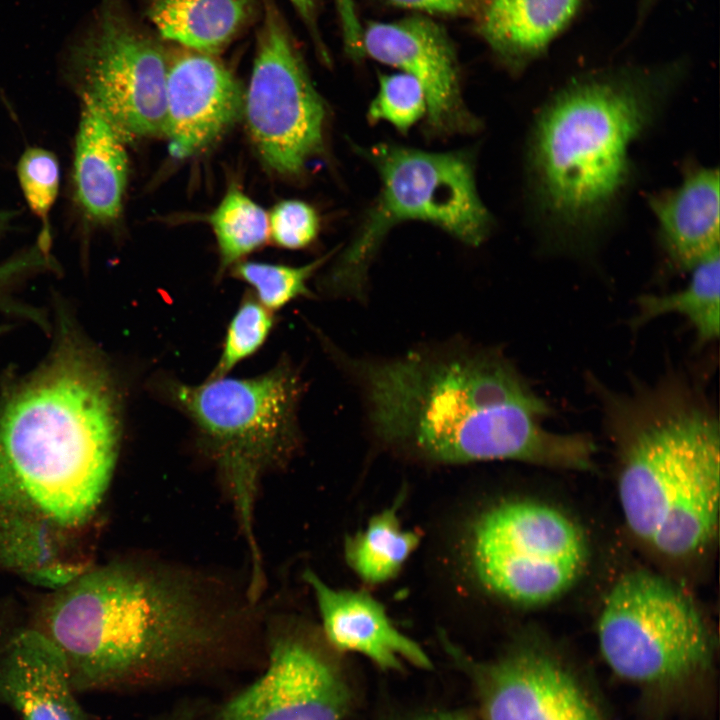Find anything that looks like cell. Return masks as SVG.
<instances>
[{
    "label": "cell",
    "mask_w": 720,
    "mask_h": 720,
    "mask_svg": "<svg viewBox=\"0 0 720 720\" xmlns=\"http://www.w3.org/2000/svg\"><path fill=\"white\" fill-rule=\"evenodd\" d=\"M59 649L39 629L13 634L0 649V701L22 720H87Z\"/></svg>",
    "instance_id": "17"
},
{
    "label": "cell",
    "mask_w": 720,
    "mask_h": 720,
    "mask_svg": "<svg viewBox=\"0 0 720 720\" xmlns=\"http://www.w3.org/2000/svg\"><path fill=\"white\" fill-rule=\"evenodd\" d=\"M126 0H99L65 42L62 74L123 139L164 134L168 56Z\"/></svg>",
    "instance_id": "10"
},
{
    "label": "cell",
    "mask_w": 720,
    "mask_h": 720,
    "mask_svg": "<svg viewBox=\"0 0 720 720\" xmlns=\"http://www.w3.org/2000/svg\"><path fill=\"white\" fill-rule=\"evenodd\" d=\"M12 217L13 215L9 211H0V233L7 228Z\"/></svg>",
    "instance_id": "36"
},
{
    "label": "cell",
    "mask_w": 720,
    "mask_h": 720,
    "mask_svg": "<svg viewBox=\"0 0 720 720\" xmlns=\"http://www.w3.org/2000/svg\"><path fill=\"white\" fill-rule=\"evenodd\" d=\"M244 92L215 55L181 48L170 59L166 79L164 134L170 152L187 157L215 141L239 117Z\"/></svg>",
    "instance_id": "15"
},
{
    "label": "cell",
    "mask_w": 720,
    "mask_h": 720,
    "mask_svg": "<svg viewBox=\"0 0 720 720\" xmlns=\"http://www.w3.org/2000/svg\"><path fill=\"white\" fill-rule=\"evenodd\" d=\"M272 312L256 298L246 297L233 315L226 331L219 360L208 378L227 374L257 352L273 327Z\"/></svg>",
    "instance_id": "28"
},
{
    "label": "cell",
    "mask_w": 720,
    "mask_h": 720,
    "mask_svg": "<svg viewBox=\"0 0 720 720\" xmlns=\"http://www.w3.org/2000/svg\"><path fill=\"white\" fill-rule=\"evenodd\" d=\"M263 18L243 110L264 163L295 174L322 147L325 109L273 0H262Z\"/></svg>",
    "instance_id": "11"
},
{
    "label": "cell",
    "mask_w": 720,
    "mask_h": 720,
    "mask_svg": "<svg viewBox=\"0 0 720 720\" xmlns=\"http://www.w3.org/2000/svg\"><path fill=\"white\" fill-rule=\"evenodd\" d=\"M689 272V282L679 290L638 296L637 310L630 321L631 329H639L661 316L676 314L694 329L698 346L717 340L720 332V253L705 258Z\"/></svg>",
    "instance_id": "22"
},
{
    "label": "cell",
    "mask_w": 720,
    "mask_h": 720,
    "mask_svg": "<svg viewBox=\"0 0 720 720\" xmlns=\"http://www.w3.org/2000/svg\"><path fill=\"white\" fill-rule=\"evenodd\" d=\"M119 400L103 363L63 337L40 369L0 394V507L64 529L87 523L116 464Z\"/></svg>",
    "instance_id": "2"
},
{
    "label": "cell",
    "mask_w": 720,
    "mask_h": 720,
    "mask_svg": "<svg viewBox=\"0 0 720 720\" xmlns=\"http://www.w3.org/2000/svg\"><path fill=\"white\" fill-rule=\"evenodd\" d=\"M352 694L318 650L295 638L274 643L264 674L214 720H343Z\"/></svg>",
    "instance_id": "13"
},
{
    "label": "cell",
    "mask_w": 720,
    "mask_h": 720,
    "mask_svg": "<svg viewBox=\"0 0 720 720\" xmlns=\"http://www.w3.org/2000/svg\"><path fill=\"white\" fill-rule=\"evenodd\" d=\"M327 256L302 266L241 262L235 266L233 272L238 279L254 289L256 300L272 312L298 297L311 295L308 281L326 261Z\"/></svg>",
    "instance_id": "26"
},
{
    "label": "cell",
    "mask_w": 720,
    "mask_h": 720,
    "mask_svg": "<svg viewBox=\"0 0 720 720\" xmlns=\"http://www.w3.org/2000/svg\"><path fill=\"white\" fill-rule=\"evenodd\" d=\"M582 0H484L478 31L504 60L521 66L544 52Z\"/></svg>",
    "instance_id": "20"
},
{
    "label": "cell",
    "mask_w": 720,
    "mask_h": 720,
    "mask_svg": "<svg viewBox=\"0 0 720 720\" xmlns=\"http://www.w3.org/2000/svg\"><path fill=\"white\" fill-rule=\"evenodd\" d=\"M81 103L73 157L74 195L88 220L106 224L116 220L122 209L128 174L124 139L97 108Z\"/></svg>",
    "instance_id": "19"
},
{
    "label": "cell",
    "mask_w": 720,
    "mask_h": 720,
    "mask_svg": "<svg viewBox=\"0 0 720 720\" xmlns=\"http://www.w3.org/2000/svg\"><path fill=\"white\" fill-rule=\"evenodd\" d=\"M326 346L357 386L372 435L393 453L437 465L593 467L592 439L547 428L551 406L495 348L454 341L373 358Z\"/></svg>",
    "instance_id": "1"
},
{
    "label": "cell",
    "mask_w": 720,
    "mask_h": 720,
    "mask_svg": "<svg viewBox=\"0 0 720 720\" xmlns=\"http://www.w3.org/2000/svg\"><path fill=\"white\" fill-rule=\"evenodd\" d=\"M269 235L280 247L300 249L316 237L319 220L315 210L300 200L276 204L268 216Z\"/></svg>",
    "instance_id": "30"
},
{
    "label": "cell",
    "mask_w": 720,
    "mask_h": 720,
    "mask_svg": "<svg viewBox=\"0 0 720 720\" xmlns=\"http://www.w3.org/2000/svg\"><path fill=\"white\" fill-rule=\"evenodd\" d=\"M55 526L38 517L0 507V564L47 584H68L83 570L56 562ZM63 529V528H61Z\"/></svg>",
    "instance_id": "23"
},
{
    "label": "cell",
    "mask_w": 720,
    "mask_h": 720,
    "mask_svg": "<svg viewBox=\"0 0 720 720\" xmlns=\"http://www.w3.org/2000/svg\"><path fill=\"white\" fill-rule=\"evenodd\" d=\"M29 262L26 257L19 255L0 265V292L12 281L23 276L29 271ZM1 296V294H0ZM12 308L2 302L0 297V308Z\"/></svg>",
    "instance_id": "33"
},
{
    "label": "cell",
    "mask_w": 720,
    "mask_h": 720,
    "mask_svg": "<svg viewBox=\"0 0 720 720\" xmlns=\"http://www.w3.org/2000/svg\"><path fill=\"white\" fill-rule=\"evenodd\" d=\"M719 186L717 168L688 167L680 185L649 198L662 248L682 271L719 252Z\"/></svg>",
    "instance_id": "18"
},
{
    "label": "cell",
    "mask_w": 720,
    "mask_h": 720,
    "mask_svg": "<svg viewBox=\"0 0 720 720\" xmlns=\"http://www.w3.org/2000/svg\"><path fill=\"white\" fill-rule=\"evenodd\" d=\"M311 33L315 43L321 47L322 41L317 25V0H289Z\"/></svg>",
    "instance_id": "34"
},
{
    "label": "cell",
    "mask_w": 720,
    "mask_h": 720,
    "mask_svg": "<svg viewBox=\"0 0 720 720\" xmlns=\"http://www.w3.org/2000/svg\"><path fill=\"white\" fill-rule=\"evenodd\" d=\"M420 539L417 531L402 526L396 506H391L371 517L364 530L346 538L345 560L363 582L384 584L399 574Z\"/></svg>",
    "instance_id": "24"
},
{
    "label": "cell",
    "mask_w": 720,
    "mask_h": 720,
    "mask_svg": "<svg viewBox=\"0 0 720 720\" xmlns=\"http://www.w3.org/2000/svg\"><path fill=\"white\" fill-rule=\"evenodd\" d=\"M468 664L485 720H606L589 684L548 651L522 646Z\"/></svg>",
    "instance_id": "12"
},
{
    "label": "cell",
    "mask_w": 720,
    "mask_h": 720,
    "mask_svg": "<svg viewBox=\"0 0 720 720\" xmlns=\"http://www.w3.org/2000/svg\"><path fill=\"white\" fill-rule=\"evenodd\" d=\"M427 112L426 94L419 83L406 73L382 75L379 89L372 100L368 117L386 121L401 132L408 131Z\"/></svg>",
    "instance_id": "29"
},
{
    "label": "cell",
    "mask_w": 720,
    "mask_h": 720,
    "mask_svg": "<svg viewBox=\"0 0 720 720\" xmlns=\"http://www.w3.org/2000/svg\"><path fill=\"white\" fill-rule=\"evenodd\" d=\"M382 190L360 231L322 281L330 296L367 298L368 269L384 235L407 220L429 222L469 245L487 236L490 216L474 180L470 159L461 152H427L395 145L372 147Z\"/></svg>",
    "instance_id": "8"
},
{
    "label": "cell",
    "mask_w": 720,
    "mask_h": 720,
    "mask_svg": "<svg viewBox=\"0 0 720 720\" xmlns=\"http://www.w3.org/2000/svg\"><path fill=\"white\" fill-rule=\"evenodd\" d=\"M164 391L191 419L222 472L248 540L253 572H260L252 531L257 484L264 470L290 456L298 444L300 376L280 363L249 378L222 376L197 385L169 381Z\"/></svg>",
    "instance_id": "7"
},
{
    "label": "cell",
    "mask_w": 720,
    "mask_h": 720,
    "mask_svg": "<svg viewBox=\"0 0 720 720\" xmlns=\"http://www.w3.org/2000/svg\"><path fill=\"white\" fill-rule=\"evenodd\" d=\"M588 556L581 528L558 508L504 499L470 515L458 542L463 575L483 594L521 607L560 598Z\"/></svg>",
    "instance_id": "9"
},
{
    "label": "cell",
    "mask_w": 720,
    "mask_h": 720,
    "mask_svg": "<svg viewBox=\"0 0 720 720\" xmlns=\"http://www.w3.org/2000/svg\"><path fill=\"white\" fill-rule=\"evenodd\" d=\"M609 668L662 707L681 708L712 685L714 640L689 594L646 570L622 575L596 627Z\"/></svg>",
    "instance_id": "6"
},
{
    "label": "cell",
    "mask_w": 720,
    "mask_h": 720,
    "mask_svg": "<svg viewBox=\"0 0 720 720\" xmlns=\"http://www.w3.org/2000/svg\"><path fill=\"white\" fill-rule=\"evenodd\" d=\"M1 331H2V328L0 327V333H1Z\"/></svg>",
    "instance_id": "37"
},
{
    "label": "cell",
    "mask_w": 720,
    "mask_h": 720,
    "mask_svg": "<svg viewBox=\"0 0 720 720\" xmlns=\"http://www.w3.org/2000/svg\"><path fill=\"white\" fill-rule=\"evenodd\" d=\"M223 269L262 246L269 236L268 215L238 188L228 190L209 215Z\"/></svg>",
    "instance_id": "25"
},
{
    "label": "cell",
    "mask_w": 720,
    "mask_h": 720,
    "mask_svg": "<svg viewBox=\"0 0 720 720\" xmlns=\"http://www.w3.org/2000/svg\"><path fill=\"white\" fill-rule=\"evenodd\" d=\"M619 457L618 498L629 530L674 558L703 551L718 526L719 419L680 371L612 389L589 375Z\"/></svg>",
    "instance_id": "3"
},
{
    "label": "cell",
    "mask_w": 720,
    "mask_h": 720,
    "mask_svg": "<svg viewBox=\"0 0 720 720\" xmlns=\"http://www.w3.org/2000/svg\"><path fill=\"white\" fill-rule=\"evenodd\" d=\"M17 178L25 201L40 220L37 242L46 250L51 248L50 213L60 186V166L56 155L42 147H28L20 156Z\"/></svg>",
    "instance_id": "27"
},
{
    "label": "cell",
    "mask_w": 720,
    "mask_h": 720,
    "mask_svg": "<svg viewBox=\"0 0 720 720\" xmlns=\"http://www.w3.org/2000/svg\"><path fill=\"white\" fill-rule=\"evenodd\" d=\"M364 56L411 75L422 85L429 125L440 132L471 128L464 107L456 55L447 33L423 16L372 22L362 29Z\"/></svg>",
    "instance_id": "14"
},
{
    "label": "cell",
    "mask_w": 720,
    "mask_h": 720,
    "mask_svg": "<svg viewBox=\"0 0 720 720\" xmlns=\"http://www.w3.org/2000/svg\"><path fill=\"white\" fill-rule=\"evenodd\" d=\"M303 576L314 593L326 640L335 649L365 656L385 671L401 670L404 664L432 667L422 647L395 627L369 593L333 588L311 570Z\"/></svg>",
    "instance_id": "16"
},
{
    "label": "cell",
    "mask_w": 720,
    "mask_h": 720,
    "mask_svg": "<svg viewBox=\"0 0 720 720\" xmlns=\"http://www.w3.org/2000/svg\"><path fill=\"white\" fill-rule=\"evenodd\" d=\"M415 720H471L467 716L456 712H438L422 716Z\"/></svg>",
    "instance_id": "35"
},
{
    "label": "cell",
    "mask_w": 720,
    "mask_h": 720,
    "mask_svg": "<svg viewBox=\"0 0 720 720\" xmlns=\"http://www.w3.org/2000/svg\"><path fill=\"white\" fill-rule=\"evenodd\" d=\"M650 79L572 81L538 113L528 164L536 206L573 242L599 227L623 195L631 151L656 120L663 90Z\"/></svg>",
    "instance_id": "5"
},
{
    "label": "cell",
    "mask_w": 720,
    "mask_h": 720,
    "mask_svg": "<svg viewBox=\"0 0 720 720\" xmlns=\"http://www.w3.org/2000/svg\"><path fill=\"white\" fill-rule=\"evenodd\" d=\"M39 630L63 655L75 691L183 671L219 632L190 585L125 564L82 572L48 603Z\"/></svg>",
    "instance_id": "4"
},
{
    "label": "cell",
    "mask_w": 720,
    "mask_h": 720,
    "mask_svg": "<svg viewBox=\"0 0 720 720\" xmlns=\"http://www.w3.org/2000/svg\"><path fill=\"white\" fill-rule=\"evenodd\" d=\"M254 0H146L158 38L216 55L253 19Z\"/></svg>",
    "instance_id": "21"
},
{
    "label": "cell",
    "mask_w": 720,
    "mask_h": 720,
    "mask_svg": "<svg viewBox=\"0 0 720 720\" xmlns=\"http://www.w3.org/2000/svg\"><path fill=\"white\" fill-rule=\"evenodd\" d=\"M385 2L408 9L430 14L459 15L466 13L474 0H384Z\"/></svg>",
    "instance_id": "32"
},
{
    "label": "cell",
    "mask_w": 720,
    "mask_h": 720,
    "mask_svg": "<svg viewBox=\"0 0 720 720\" xmlns=\"http://www.w3.org/2000/svg\"><path fill=\"white\" fill-rule=\"evenodd\" d=\"M342 38L346 52L353 59L364 57L362 50V27L358 20L354 0H336Z\"/></svg>",
    "instance_id": "31"
}]
</instances>
